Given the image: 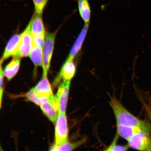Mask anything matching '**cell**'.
<instances>
[{
    "label": "cell",
    "mask_w": 151,
    "mask_h": 151,
    "mask_svg": "<svg viewBox=\"0 0 151 151\" xmlns=\"http://www.w3.org/2000/svg\"><path fill=\"white\" fill-rule=\"evenodd\" d=\"M145 108H146L147 112L148 113L149 118L150 119L151 128V107L150 106L147 105L146 104H145Z\"/></svg>",
    "instance_id": "obj_23"
},
{
    "label": "cell",
    "mask_w": 151,
    "mask_h": 151,
    "mask_svg": "<svg viewBox=\"0 0 151 151\" xmlns=\"http://www.w3.org/2000/svg\"><path fill=\"white\" fill-rule=\"evenodd\" d=\"M21 58L14 57V58L6 66L4 74L7 80H10L15 76L19 69Z\"/></svg>",
    "instance_id": "obj_13"
},
{
    "label": "cell",
    "mask_w": 151,
    "mask_h": 151,
    "mask_svg": "<svg viewBox=\"0 0 151 151\" xmlns=\"http://www.w3.org/2000/svg\"><path fill=\"white\" fill-rule=\"evenodd\" d=\"M41 110L50 120L55 123L59 114V103L56 96H52L40 105Z\"/></svg>",
    "instance_id": "obj_6"
},
{
    "label": "cell",
    "mask_w": 151,
    "mask_h": 151,
    "mask_svg": "<svg viewBox=\"0 0 151 151\" xmlns=\"http://www.w3.org/2000/svg\"><path fill=\"white\" fill-rule=\"evenodd\" d=\"M73 60L68 57L62 66L58 79L62 78L63 80L71 81L74 76L76 72V67Z\"/></svg>",
    "instance_id": "obj_10"
},
{
    "label": "cell",
    "mask_w": 151,
    "mask_h": 151,
    "mask_svg": "<svg viewBox=\"0 0 151 151\" xmlns=\"http://www.w3.org/2000/svg\"><path fill=\"white\" fill-rule=\"evenodd\" d=\"M21 35L16 34L13 35L7 43L1 60L2 64L5 60L11 56H16L18 51L19 47Z\"/></svg>",
    "instance_id": "obj_8"
},
{
    "label": "cell",
    "mask_w": 151,
    "mask_h": 151,
    "mask_svg": "<svg viewBox=\"0 0 151 151\" xmlns=\"http://www.w3.org/2000/svg\"><path fill=\"white\" fill-rule=\"evenodd\" d=\"M87 140L86 137H84L81 140L75 143H70L68 141L65 144L61 146L56 147L52 148L51 150L54 151H72L78 147L83 145L86 142Z\"/></svg>",
    "instance_id": "obj_17"
},
{
    "label": "cell",
    "mask_w": 151,
    "mask_h": 151,
    "mask_svg": "<svg viewBox=\"0 0 151 151\" xmlns=\"http://www.w3.org/2000/svg\"><path fill=\"white\" fill-rule=\"evenodd\" d=\"M70 81L64 80L57 93L56 96L59 103V113H65Z\"/></svg>",
    "instance_id": "obj_7"
},
{
    "label": "cell",
    "mask_w": 151,
    "mask_h": 151,
    "mask_svg": "<svg viewBox=\"0 0 151 151\" xmlns=\"http://www.w3.org/2000/svg\"><path fill=\"white\" fill-rule=\"evenodd\" d=\"M116 127L117 131V133L121 137L127 141H129L135 134L138 132L144 131L140 128L123 125L118 123H116Z\"/></svg>",
    "instance_id": "obj_12"
},
{
    "label": "cell",
    "mask_w": 151,
    "mask_h": 151,
    "mask_svg": "<svg viewBox=\"0 0 151 151\" xmlns=\"http://www.w3.org/2000/svg\"><path fill=\"white\" fill-rule=\"evenodd\" d=\"M119 135L117 133L114 138V139L112 142L111 144L107 147L105 150L109 151H126L128 150L129 148L128 145H119L117 144Z\"/></svg>",
    "instance_id": "obj_18"
},
{
    "label": "cell",
    "mask_w": 151,
    "mask_h": 151,
    "mask_svg": "<svg viewBox=\"0 0 151 151\" xmlns=\"http://www.w3.org/2000/svg\"><path fill=\"white\" fill-rule=\"evenodd\" d=\"M26 97L29 101L32 102L40 106L42 103L48 101V99H42L39 97L36 94L33 88L26 94Z\"/></svg>",
    "instance_id": "obj_19"
},
{
    "label": "cell",
    "mask_w": 151,
    "mask_h": 151,
    "mask_svg": "<svg viewBox=\"0 0 151 151\" xmlns=\"http://www.w3.org/2000/svg\"><path fill=\"white\" fill-rule=\"evenodd\" d=\"M56 32L47 33L43 48V76H47L53 52Z\"/></svg>",
    "instance_id": "obj_2"
},
{
    "label": "cell",
    "mask_w": 151,
    "mask_h": 151,
    "mask_svg": "<svg viewBox=\"0 0 151 151\" xmlns=\"http://www.w3.org/2000/svg\"><path fill=\"white\" fill-rule=\"evenodd\" d=\"M33 89L41 99H48L53 96L51 86L47 76H43L42 79Z\"/></svg>",
    "instance_id": "obj_9"
},
{
    "label": "cell",
    "mask_w": 151,
    "mask_h": 151,
    "mask_svg": "<svg viewBox=\"0 0 151 151\" xmlns=\"http://www.w3.org/2000/svg\"><path fill=\"white\" fill-rule=\"evenodd\" d=\"M79 14L85 24H89L91 15L90 3L88 0H78Z\"/></svg>",
    "instance_id": "obj_15"
},
{
    "label": "cell",
    "mask_w": 151,
    "mask_h": 151,
    "mask_svg": "<svg viewBox=\"0 0 151 151\" xmlns=\"http://www.w3.org/2000/svg\"><path fill=\"white\" fill-rule=\"evenodd\" d=\"M41 16L35 12L30 22L31 30L32 35H45L46 34Z\"/></svg>",
    "instance_id": "obj_14"
},
{
    "label": "cell",
    "mask_w": 151,
    "mask_h": 151,
    "mask_svg": "<svg viewBox=\"0 0 151 151\" xmlns=\"http://www.w3.org/2000/svg\"><path fill=\"white\" fill-rule=\"evenodd\" d=\"M150 132L142 131L135 134L128 141L130 148L140 151H151Z\"/></svg>",
    "instance_id": "obj_4"
},
{
    "label": "cell",
    "mask_w": 151,
    "mask_h": 151,
    "mask_svg": "<svg viewBox=\"0 0 151 151\" xmlns=\"http://www.w3.org/2000/svg\"><path fill=\"white\" fill-rule=\"evenodd\" d=\"M109 105L112 108L116 123L141 128L151 132V126L146 122L139 119L128 111L115 96L111 97Z\"/></svg>",
    "instance_id": "obj_1"
},
{
    "label": "cell",
    "mask_w": 151,
    "mask_h": 151,
    "mask_svg": "<svg viewBox=\"0 0 151 151\" xmlns=\"http://www.w3.org/2000/svg\"><path fill=\"white\" fill-rule=\"evenodd\" d=\"M1 72H0V101H1V107L2 99L3 93V76H4V71L2 69L1 65Z\"/></svg>",
    "instance_id": "obj_22"
},
{
    "label": "cell",
    "mask_w": 151,
    "mask_h": 151,
    "mask_svg": "<svg viewBox=\"0 0 151 151\" xmlns=\"http://www.w3.org/2000/svg\"><path fill=\"white\" fill-rule=\"evenodd\" d=\"M35 9V12L42 16L44 9L49 0H32Z\"/></svg>",
    "instance_id": "obj_20"
},
{
    "label": "cell",
    "mask_w": 151,
    "mask_h": 151,
    "mask_svg": "<svg viewBox=\"0 0 151 151\" xmlns=\"http://www.w3.org/2000/svg\"><path fill=\"white\" fill-rule=\"evenodd\" d=\"M89 24H85L71 48L68 57L73 59L81 50L87 33Z\"/></svg>",
    "instance_id": "obj_11"
},
{
    "label": "cell",
    "mask_w": 151,
    "mask_h": 151,
    "mask_svg": "<svg viewBox=\"0 0 151 151\" xmlns=\"http://www.w3.org/2000/svg\"><path fill=\"white\" fill-rule=\"evenodd\" d=\"M32 37L33 45L43 48L45 40V35H32Z\"/></svg>",
    "instance_id": "obj_21"
},
{
    "label": "cell",
    "mask_w": 151,
    "mask_h": 151,
    "mask_svg": "<svg viewBox=\"0 0 151 151\" xmlns=\"http://www.w3.org/2000/svg\"><path fill=\"white\" fill-rule=\"evenodd\" d=\"M43 55V48L33 45L29 56L36 67L42 66Z\"/></svg>",
    "instance_id": "obj_16"
},
{
    "label": "cell",
    "mask_w": 151,
    "mask_h": 151,
    "mask_svg": "<svg viewBox=\"0 0 151 151\" xmlns=\"http://www.w3.org/2000/svg\"><path fill=\"white\" fill-rule=\"evenodd\" d=\"M33 45L32 35L29 22L26 29L21 35L19 47L16 56L22 58L29 56Z\"/></svg>",
    "instance_id": "obj_5"
},
{
    "label": "cell",
    "mask_w": 151,
    "mask_h": 151,
    "mask_svg": "<svg viewBox=\"0 0 151 151\" xmlns=\"http://www.w3.org/2000/svg\"><path fill=\"white\" fill-rule=\"evenodd\" d=\"M68 133L65 113H59L55 122V144L52 148H56L67 142Z\"/></svg>",
    "instance_id": "obj_3"
},
{
    "label": "cell",
    "mask_w": 151,
    "mask_h": 151,
    "mask_svg": "<svg viewBox=\"0 0 151 151\" xmlns=\"http://www.w3.org/2000/svg\"><path fill=\"white\" fill-rule=\"evenodd\" d=\"M12 1H17V0H12Z\"/></svg>",
    "instance_id": "obj_24"
}]
</instances>
